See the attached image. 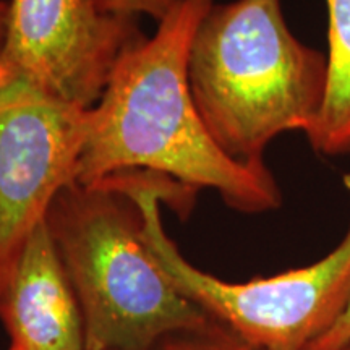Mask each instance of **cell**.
<instances>
[{"label": "cell", "mask_w": 350, "mask_h": 350, "mask_svg": "<svg viewBox=\"0 0 350 350\" xmlns=\"http://www.w3.org/2000/svg\"><path fill=\"white\" fill-rule=\"evenodd\" d=\"M213 3L177 0L156 33L122 57L98 104L86 111L78 183L150 172L193 193L216 191L239 213L281 206V188L266 164H243L227 156L209 135L191 96L188 54Z\"/></svg>", "instance_id": "cell-1"}, {"label": "cell", "mask_w": 350, "mask_h": 350, "mask_svg": "<svg viewBox=\"0 0 350 350\" xmlns=\"http://www.w3.org/2000/svg\"><path fill=\"white\" fill-rule=\"evenodd\" d=\"M188 83L217 146L260 165L279 135L312 130L325 103L327 57L294 36L281 0L213 3L191 41Z\"/></svg>", "instance_id": "cell-2"}, {"label": "cell", "mask_w": 350, "mask_h": 350, "mask_svg": "<svg viewBox=\"0 0 350 350\" xmlns=\"http://www.w3.org/2000/svg\"><path fill=\"white\" fill-rule=\"evenodd\" d=\"M46 226L80 305L86 350H154L213 321L151 255L131 172L70 183L52 201Z\"/></svg>", "instance_id": "cell-3"}, {"label": "cell", "mask_w": 350, "mask_h": 350, "mask_svg": "<svg viewBox=\"0 0 350 350\" xmlns=\"http://www.w3.org/2000/svg\"><path fill=\"white\" fill-rule=\"evenodd\" d=\"M143 234L159 268L183 297L258 350H308L350 304V227L313 265L245 282L222 281L185 260L165 234L161 203L185 217L196 195L169 178L131 172Z\"/></svg>", "instance_id": "cell-4"}, {"label": "cell", "mask_w": 350, "mask_h": 350, "mask_svg": "<svg viewBox=\"0 0 350 350\" xmlns=\"http://www.w3.org/2000/svg\"><path fill=\"white\" fill-rule=\"evenodd\" d=\"M144 38L139 18L112 10L107 0H8L0 90L23 83L88 111Z\"/></svg>", "instance_id": "cell-5"}, {"label": "cell", "mask_w": 350, "mask_h": 350, "mask_svg": "<svg viewBox=\"0 0 350 350\" xmlns=\"http://www.w3.org/2000/svg\"><path fill=\"white\" fill-rule=\"evenodd\" d=\"M86 111L13 83L0 90V291L59 191L77 182Z\"/></svg>", "instance_id": "cell-6"}, {"label": "cell", "mask_w": 350, "mask_h": 350, "mask_svg": "<svg viewBox=\"0 0 350 350\" xmlns=\"http://www.w3.org/2000/svg\"><path fill=\"white\" fill-rule=\"evenodd\" d=\"M8 350H86L80 305L46 221L21 250L0 291Z\"/></svg>", "instance_id": "cell-7"}, {"label": "cell", "mask_w": 350, "mask_h": 350, "mask_svg": "<svg viewBox=\"0 0 350 350\" xmlns=\"http://www.w3.org/2000/svg\"><path fill=\"white\" fill-rule=\"evenodd\" d=\"M327 10V86L325 103L305 135L323 156L350 154V0H325Z\"/></svg>", "instance_id": "cell-8"}, {"label": "cell", "mask_w": 350, "mask_h": 350, "mask_svg": "<svg viewBox=\"0 0 350 350\" xmlns=\"http://www.w3.org/2000/svg\"><path fill=\"white\" fill-rule=\"evenodd\" d=\"M154 350H258L234 334L216 319L204 329L170 336L156 345Z\"/></svg>", "instance_id": "cell-9"}, {"label": "cell", "mask_w": 350, "mask_h": 350, "mask_svg": "<svg viewBox=\"0 0 350 350\" xmlns=\"http://www.w3.org/2000/svg\"><path fill=\"white\" fill-rule=\"evenodd\" d=\"M112 10L142 18L143 15L151 16L156 23H159L170 12L177 0H107Z\"/></svg>", "instance_id": "cell-10"}, {"label": "cell", "mask_w": 350, "mask_h": 350, "mask_svg": "<svg viewBox=\"0 0 350 350\" xmlns=\"http://www.w3.org/2000/svg\"><path fill=\"white\" fill-rule=\"evenodd\" d=\"M350 345V304L334 326L308 350H340Z\"/></svg>", "instance_id": "cell-11"}, {"label": "cell", "mask_w": 350, "mask_h": 350, "mask_svg": "<svg viewBox=\"0 0 350 350\" xmlns=\"http://www.w3.org/2000/svg\"><path fill=\"white\" fill-rule=\"evenodd\" d=\"M7 16H8V0H0V52H2L3 42H5Z\"/></svg>", "instance_id": "cell-12"}, {"label": "cell", "mask_w": 350, "mask_h": 350, "mask_svg": "<svg viewBox=\"0 0 350 350\" xmlns=\"http://www.w3.org/2000/svg\"><path fill=\"white\" fill-rule=\"evenodd\" d=\"M340 350H350V345H347V347H344V349H340Z\"/></svg>", "instance_id": "cell-13"}]
</instances>
